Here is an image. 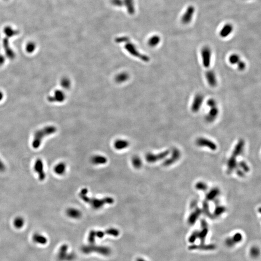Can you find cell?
<instances>
[{
    "label": "cell",
    "mask_w": 261,
    "mask_h": 261,
    "mask_svg": "<svg viewBox=\"0 0 261 261\" xmlns=\"http://www.w3.org/2000/svg\"><path fill=\"white\" fill-rule=\"evenodd\" d=\"M88 189H83L79 193L80 198L85 202L89 204L91 207L95 209L102 208L105 204H112L114 203V199L111 197H105L103 199H98L96 198H89L87 196Z\"/></svg>",
    "instance_id": "1"
},
{
    "label": "cell",
    "mask_w": 261,
    "mask_h": 261,
    "mask_svg": "<svg viewBox=\"0 0 261 261\" xmlns=\"http://www.w3.org/2000/svg\"><path fill=\"white\" fill-rule=\"evenodd\" d=\"M81 252L85 254L96 253L104 256H108L112 253L111 248L105 246L97 245L95 244H89L80 248Z\"/></svg>",
    "instance_id": "2"
},
{
    "label": "cell",
    "mask_w": 261,
    "mask_h": 261,
    "mask_svg": "<svg viewBox=\"0 0 261 261\" xmlns=\"http://www.w3.org/2000/svg\"><path fill=\"white\" fill-rule=\"evenodd\" d=\"M57 131V128L54 126H48L43 129L37 130L34 135L32 146L34 148H38L41 144L43 139L48 135L53 134Z\"/></svg>",
    "instance_id": "3"
},
{
    "label": "cell",
    "mask_w": 261,
    "mask_h": 261,
    "mask_svg": "<svg viewBox=\"0 0 261 261\" xmlns=\"http://www.w3.org/2000/svg\"><path fill=\"white\" fill-rule=\"evenodd\" d=\"M68 246L64 244L59 248L58 258L60 261H73L76 259L74 252H69Z\"/></svg>",
    "instance_id": "4"
},
{
    "label": "cell",
    "mask_w": 261,
    "mask_h": 261,
    "mask_svg": "<svg viewBox=\"0 0 261 261\" xmlns=\"http://www.w3.org/2000/svg\"><path fill=\"white\" fill-rule=\"evenodd\" d=\"M211 50L209 46H205L201 50V57L203 65L206 68L210 66L211 61Z\"/></svg>",
    "instance_id": "5"
},
{
    "label": "cell",
    "mask_w": 261,
    "mask_h": 261,
    "mask_svg": "<svg viewBox=\"0 0 261 261\" xmlns=\"http://www.w3.org/2000/svg\"><path fill=\"white\" fill-rule=\"evenodd\" d=\"M204 100V97L202 94H197L194 96L191 105V110L193 112L197 113L199 111L202 107Z\"/></svg>",
    "instance_id": "6"
},
{
    "label": "cell",
    "mask_w": 261,
    "mask_h": 261,
    "mask_svg": "<svg viewBox=\"0 0 261 261\" xmlns=\"http://www.w3.org/2000/svg\"><path fill=\"white\" fill-rule=\"evenodd\" d=\"M196 144L200 146H205L212 150H217V146L216 144L211 140L204 137H200L196 140Z\"/></svg>",
    "instance_id": "7"
},
{
    "label": "cell",
    "mask_w": 261,
    "mask_h": 261,
    "mask_svg": "<svg viewBox=\"0 0 261 261\" xmlns=\"http://www.w3.org/2000/svg\"><path fill=\"white\" fill-rule=\"evenodd\" d=\"M169 153H170V151L169 150H166V151H163L162 152L157 154H154L152 153H148L146 156V161L150 163L156 162L163 159L164 158H166L168 155L169 154Z\"/></svg>",
    "instance_id": "8"
},
{
    "label": "cell",
    "mask_w": 261,
    "mask_h": 261,
    "mask_svg": "<svg viewBox=\"0 0 261 261\" xmlns=\"http://www.w3.org/2000/svg\"><path fill=\"white\" fill-rule=\"evenodd\" d=\"M195 12V7L193 5H189L187 8L186 11L182 17V21L183 24H189L193 19Z\"/></svg>",
    "instance_id": "9"
},
{
    "label": "cell",
    "mask_w": 261,
    "mask_h": 261,
    "mask_svg": "<svg viewBox=\"0 0 261 261\" xmlns=\"http://www.w3.org/2000/svg\"><path fill=\"white\" fill-rule=\"evenodd\" d=\"M34 170L35 172L38 174L39 178L41 181L45 180L46 178V174L44 171V166L43 162L40 159L37 160L34 164Z\"/></svg>",
    "instance_id": "10"
},
{
    "label": "cell",
    "mask_w": 261,
    "mask_h": 261,
    "mask_svg": "<svg viewBox=\"0 0 261 261\" xmlns=\"http://www.w3.org/2000/svg\"><path fill=\"white\" fill-rule=\"evenodd\" d=\"M65 99V95L62 91L61 90H56L54 92V95L50 96L48 97V101L51 103L53 102H64Z\"/></svg>",
    "instance_id": "11"
},
{
    "label": "cell",
    "mask_w": 261,
    "mask_h": 261,
    "mask_svg": "<svg viewBox=\"0 0 261 261\" xmlns=\"http://www.w3.org/2000/svg\"><path fill=\"white\" fill-rule=\"evenodd\" d=\"M219 114V109L218 107L210 108L209 113L205 117V121L208 123H213L215 121Z\"/></svg>",
    "instance_id": "12"
},
{
    "label": "cell",
    "mask_w": 261,
    "mask_h": 261,
    "mask_svg": "<svg viewBox=\"0 0 261 261\" xmlns=\"http://www.w3.org/2000/svg\"><path fill=\"white\" fill-rule=\"evenodd\" d=\"M205 78L209 85L212 88L215 87L217 85V80L215 73L211 70L208 71L205 73Z\"/></svg>",
    "instance_id": "13"
},
{
    "label": "cell",
    "mask_w": 261,
    "mask_h": 261,
    "mask_svg": "<svg viewBox=\"0 0 261 261\" xmlns=\"http://www.w3.org/2000/svg\"><path fill=\"white\" fill-rule=\"evenodd\" d=\"M3 46L5 53L9 59L13 60L15 57V53L12 49L10 47L9 43L7 37L5 38L3 40Z\"/></svg>",
    "instance_id": "14"
},
{
    "label": "cell",
    "mask_w": 261,
    "mask_h": 261,
    "mask_svg": "<svg viewBox=\"0 0 261 261\" xmlns=\"http://www.w3.org/2000/svg\"><path fill=\"white\" fill-rule=\"evenodd\" d=\"M32 240L35 243L40 245H45L48 243L46 236L40 233H35L32 236Z\"/></svg>",
    "instance_id": "15"
},
{
    "label": "cell",
    "mask_w": 261,
    "mask_h": 261,
    "mask_svg": "<svg viewBox=\"0 0 261 261\" xmlns=\"http://www.w3.org/2000/svg\"><path fill=\"white\" fill-rule=\"evenodd\" d=\"M180 151L177 148H174L173 152L172 155L168 159L166 160L164 162V165L165 166H169L172 164L173 163L175 162L180 158Z\"/></svg>",
    "instance_id": "16"
},
{
    "label": "cell",
    "mask_w": 261,
    "mask_h": 261,
    "mask_svg": "<svg viewBox=\"0 0 261 261\" xmlns=\"http://www.w3.org/2000/svg\"><path fill=\"white\" fill-rule=\"evenodd\" d=\"M233 29V26L232 24L230 23L225 24V26H223V27L220 30V36L223 38H226L231 34Z\"/></svg>",
    "instance_id": "17"
},
{
    "label": "cell",
    "mask_w": 261,
    "mask_h": 261,
    "mask_svg": "<svg viewBox=\"0 0 261 261\" xmlns=\"http://www.w3.org/2000/svg\"><path fill=\"white\" fill-rule=\"evenodd\" d=\"M245 146V141L243 139H240L237 142V144L236 145L234 151L233 152L232 156H234L235 157H236L239 156L242 153L243 150Z\"/></svg>",
    "instance_id": "18"
},
{
    "label": "cell",
    "mask_w": 261,
    "mask_h": 261,
    "mask_svg": "<svg viewBox=\"0 0 261 261\" xmlns=\"http://www.w3.org/2000/svg\"><path fill=\"white\" fill-rule=\"evenodd\" d=\"M66 214L71 218L78 219L82 216V213L79 209L75 208H69L66 210Z\"/></svg>",
    "instance_id": "19"
},
{
    "label": "cell",
    "mask_w": 261,
    "mask_h": 261,
    "mask_svg": "<svg viewBox=\"0 0 261 261\" xmlns=\"http://www.w3.org/2000/svg\"><path fill=\"white\" fill-rule=\"evenodd\" d=\"M107 161V158L104 156L102 155H95L91 158V163L95 165H101L106 164Z\"/></svg>",
    "instance_id": "20"
},
{
    "label": "cell",
    "mask_w": 261,
    "mask_h": 261,
    "mask_svg": "<svg viewBox=\"0 0 261 261\" xmlns=\"http://www.w3.org/2000/svg\"><path fill=\"white\" fill-rule=\"evenodd\" d=\"M202 213V210L201 209L196 207L195 210L193 213L190 215L188 219V222L191 225H193L195 223L199 216Z\"/></svg>",
    "instance_id": "21"
},
{
    "label": "cell",
    "mask_w": 261,
    "mask_h": 261,
    "mask_svg": "<svg viewBox=\"0 0 261 261\" xmlns=\"http://www.w3.org/2000/svg\"><path fill=\"white\" fill-rule=\"evenodd\" d=\"M129 145V142L127 140L118 139L115 142L114 147L117 150H123L127 148Z\"/></svg>",
    "instance_id": "22"
},
{
    "label": "cell",
    "mask_w": 261,
    "mask_h": 261,
    "mask_svg": "<svg viewBox=\"0 0 261 261\" xmlns=\"http://www.w3.org/2000/svg\"><path fill=\"white\" fill-rule=\"evenodd\" d=\"M66 164L64 162H60L54 167V172L58 175H62L65 172Z\"/></svg>",
    "instance_id": "23"
},
{
    "label": "cell",
    "mask_w": 261,
    "mask_h": 261,
    "mask_svg": "<svg viewBox=\"0 0 261 261\" xmlns=\"http://www.w3.org/2000/svg\"><path fill=\"white\" fill-rule=\"evenodd\" d=\"M3 32L7 38H10L19 34V32L18 30H15L9 26L5 27Z\"/></svg>",
    "instance_id": "24"
},
{
    "label": "cell",
    "mask_w": 261,
    "mask_h": 261,
    "mask_svg": "<svg viewBox=\"0 0 261 261\" xmlns=\"http://www.w3.org/2000/svg\"><path fill=\"white\" fill-rule=\"evenodd\" d=\"M237 166V162L236 161V158L234 156H232L229 161L228 162V168L230 172L232 171L235 169Z\"/></svg>",
    "instance_id": "25"
},
{
    "label": "cell",
    "mask_w": 261,
    "mask_h": 261,
    "mask_svg": "<svg viewBox=\"0 0 261 261\" xmlns=\"http://www.w3.org/2000/svg\"><path fill=\"white\" fill-rule=\"evenodd\" d=\"M106 235L108 236H112L114 237H118L120 234V232L119 230L115 228H111L105 230Z\"/></svg>",
    "instance_id": "26"
},
{
    "label": "cell",
    "mask_w": 261,
    "mask_h": 261,
    "mask_svg": "<svg viewBox=\"0 0 261 261\" xmlns=\"http://www.w3.org/2000/svg\"><path fill=\"white\" fill-rule=\"evenodd\" d=\"M24 220L22 217H19L16 218L14 221V225L16 228L21 229L24 225Z\"/></svg>",
    "instance_id": "27"
},
{
    "label": "cell",
    "mask_w": 261,
    "mask_h": 261,
    "mask_svg": "<svg viewBox=\"0 0 261 261\" xmlns=\"http://www.w3.org/2000/svg\"><path fill=\"white\" fill-rule=\"evenodd\" d=\"M240 60V57L237 54H232L229 56L228 59L229 62L232 65H236Z\"/></svg>",
    "instance_id": "28"
},
{
    "label": "cell",
    "mask_w": 261,
    "mask_h": 261,
    "mask_svg": "<svg viewBox=\"0 0 261 261\" xmlns=\"http://www.w3.org/2000/svg\"><path fill=\"white\" fill-rule=\"evenodd\" d=\"M220 191L218 189H212L211 191L207 194V198L208 200H211L215 199L219 195Z\"/></svg>",
    "instance_id": "29"
},
{
    "label": "cell",
    "mask_w": 261,
    "mask_h": 261,
    "mask_svg": "<svg viewBox=\"0 0 261 261\" xmlns=\"http://www.w3.org/2000/svg\"><path fill=\"white\" fill-rule=\"evenodd\" d=\"M132 162L134 167L137 169L140 168L142 166V160L138 156H134L132 159Z\"/></svg>",
    "instance_id": "30"
},
{
    "label": "cell",
    "mask_w": 261,
    "mask_h": 261,
    "mask_svg": "<svg viewBox=\"0 0 261 261\" xmlns=\"http://www.w3.org/2000/svg\"><path fill=\"white\" fill-rule=\"evenodd\" d=\"M208 233L207 227L202 228V230L200 232H198V238L200 239L202 243H204L205 241V238Z\"/></svg>",
    "instance_id": "31"
},
{
    "label": "cell",
    "mask_w": 261,
    "mask_h": 261,
    "mask_svg": "<svg viewBox=\"0 0 261 261\" xmlns=\"http://www.w3.org/2000/svg\"><path fill=\"white\" fill-rule=\"evenodd\" d=\"M61 86L64 89H68L71 86V82L68 78H64L61 80Z\"/></svg>",
    "instance_id": "32"
},
{
    "label": "cell",
    "mask_w": 261,
    "mask_h": 261,
    "mask_svg": "<svg viewBox=\"0 0 261 261\" xmlns=\"http://www.w3.org/2000/svg\"><path fill=\"white\" fill-rule=\"evenodd\" d=\"M128 78V75L126 73H121L118 75L116 80L119 83H122L126 81Z\"/></svg>",
    "instance_id": "33"
},
{
    "label": "cell",
    "mask_w": 261,
    "mask_h": 261,
    "mask_svg": "<svg viewBox=\"0 0 261 261\" xmlns=\"http://www.w3.org/2000/svg\"><path fill=\"white\" fill-rule=\"evenodd\" d=\"M35 48H36V45H35V43L30 42L28 43L26 45V50L27 52L29 53H32L34 52Z\"/></svg>",
    "instance_id": "34"
},
{
    "label": "cell",
    "mask_w": 261,
    "mask_h": 261,
    "mask_svg": "<svg viewBox=\"0 0 261 261\" xmlns=\"http://www.w3.org/2000/svg\"><path fill=\"white\" fill-rule=\"evenodd\" d=\"M160 41V38L158 36H153L150 39L149 44L151 46H155L158 45Z\"/></svg>",
    "instance_id": "35"
},
{
    "label": "cell",
    "mask_w": 261,
    "mask_h": 261,
    "mask_svg": "<svg viewBox=\"0 0 261 261\" xmlns=\"http://www.w3.org/2000/svg\"><path fill=\"white\" fill-rule=\"evenodd\" d=\"M232 239L233 242H234L235 244L236 245L237 243H238L239 242H241L242 240V235L240 233H236L232 237H231Z\"/></svg>",
    "instance_id": "36"
},
{
    "label": "cell",
    "mask_w": 261,
    "mask_h": 261,
    "mask_svg": "<svg viewBox=\"0 0 261 261\" xmlns=\"http://www.w3.org/2000/svg\"><path fill=\"white\" fill-rule=\"evenodd\" d=\"M250 254L254 258H256L259 255V249L256 247H252L250 250Z\"/></svg>",
    "instance_id": "37"
},
{
    "label": "cell",
    "mask_w": 261,
    "mask_h": 261,
    "mask_svg": "<svg viewBox=\"0 0 261 261\" xmlns=\"http://www.w3.org/2000/svg\"><path fill=\"white\" fill-rule=\"evenodd\" d=\"M203 210H204L205 213L206 215H208L210 217H212L211 215L210 214V212H209V204L207 201H204L203 204Z\"/></svg>",
    "instance_id": "38"
},
{
    "label": "cell",
    "mask_w": 261,
    "mask_h": 261,
    "mask_svg": "<svg viewBox=\"0 0 261 261\" xmlns=\"http://www.w3.org/2000/svg\"><path fill=\"white\" fill-rule=\"evenodd\" d=\"M196 189L201 191H205L207 188V185L205 183L202 182H199L196 185Z\"/></svg>",
    "instance_id": "39"
},
{
    "label": "cell",
    "mask_w": 261,
    "mask_h": 261,
    "mask_svg": "<svg viewBox=\"0 0 261 261\" xmlns=\"http://www.w3.org/2000/svg\"><path fill=\"white\" fill-rule=\"evenodd\" d=\"M225 210V207H223V206H218L215 209L214 213L216 216H219L221 215V214L223 213Z\"/></svg>",
    "instance_id": "40"
},
{
    "label": "cell",
    "mask_w": 261,
    "mask_h": 261,
    "mask_svg": "<svg viewBox=\"0 0 261 261\" xmlns=\"http://www.w3.org/2000/svg\"><path fill=\"white\" fill-rule=\"evenodd\" d=\"M237 65V67L239 71H244L245 70L246 67V64L245 62H244L243 61H241V60H240L236 64Z\"/></svg>",
    "instance_id": "41"
},
{
    "label": "cell",
    "mask_w": 261,
    "mask_h": 261,
    "mask_svg": "<svg viewBox=\"0 0 261 261\" xmlns=\"http://www.w3.org/2000/svg\"><path fill=\"white\" fill-rule=\"evenodd\" d=\"M239 165L240 166V167L241 168V170H242L243 171L248 172L250 170V168H249L248 166L247 165V164L245 162L241 161V162H239Z\"/></svg>",
    "instance_id": "42"
},
{
    "label": "cell",
    "mask_w": 261,
    "mask_h": 261,
    "mask_svg": "<svg viewBox=\"0 0 261 261\" xmlns=\"http://www.w3.org/2000/svg\"><path fill=\"white\" fill-rule=\"evenodd\" d=\"M207 106L209 107L210 108L217 107L216 101L215 99H213V98L209 99L207 102Z\"/></svg>",
    "instance_id": "43"
},
{
    "label": "cell",
    "mask_w": 261,
    "mask_h": 261,
    "mask_svg": "<svg viewBox=\"0 0 261 261\" xmlns=\"http://www.w3.org/2000/svg\"><path fill=\"white\" fill-rule=\"evenodd\" d=\"M197 238H198V232L195 231V232L193 233V234L191 235V236L189 237V242L193 243L195 241H196V239Z\"/></svg>",
    "instance_id": "44"
},
{
    "label": "cell",
    "mask_w": 261,
    "mask_h": 261,
    "mask_svg": "<svg viewBox=\"0 0 261 261\" xmlns=\"http://www.w3.org/2000/svg\"><path fill=\"white\" fill-rule=\"evenodd\" d=\"M225 244H226V245L229 247H233L235 245L234 242H233V241L232 239V238H230V237H229V238L226 239V240H225Z\"/></svg>",
    "instance_id": "45"
},
{
    "label": "cell",
    "mask_w": 261,
    "mask_h": 261,
    "mask_svg": "<svg viewBox=\"0 0 261 261\" xmlns=\"http://www.w3.org/2000/svg\"><path fill=\"white\" fill-rule=\"evenodd\" d=\"M5 170V164H3V162L0 160V172H3Z\"/></svg>",
    "instance_id": "46"
},
{
    "label": "cell",
    "mask_w": 261,
    "mask_h": 261,
    "mask_svg": "<svg viewBox=\"0 0 261 261\" xmlns=\"http://www.w3.org/2000/svg\"><path fill=\"white\" fill-rule=\"evenodd\" d=\"M5 57L3 55L0 54V66L3 65L5 63Z\"/></svg>",
    "instance_id": "47"
},
{
    "label": "cell",
    "mask_w": 261,
    "mask_h": 261,
    "mask_svg": "<svg viewBox=\"0 0 261 261\" xmlns=\"http://www.w3.org/2000/svg\"><path fill=\"white\" fill-rule=\"evenodd\" d=\"M237 174L240 177H243L244 175L243 171L242 170H237Z\"/></svg>",
    "instance_id": "48"
},
{
    "label": "cell",
    "mask_w": 261,
    "mask_h": 261,
    "mask_svg": "<svg viewBox=\"0 0 261 261\" xmlns=\"http://www.w3.org/2000/svg\"><path fill=\"white\" fill-rule=\"evenodd\" d=\"M196 206H197V201H193V202L191 203V207L192 209H193V208L195 209L196 207Z\"/></svg>",
    "instance_id": "49"
},
{
    "label": "cell",
    "mask_w": 261,
    "mask_h": 261,
    "mask_svg": "<svg viewBox=\"0 0 261 261\" xmlns=\"http://www.w3.org/2000/svg\"><path fill=\"white\" fill-rule=\"evenodd\" d=\"M135 261H146V260L144 258H142V257H138V258H136V259L135 260Z\"/></svg>",
    "instance_id": "50"
},
{
    "label": "cell",
    "mask_w": 261,
    "mask_h": 261,
    "mask_svg": "<svg viewBox=\"0 0 261 261\" xmlns=\"http://www.w3.org/2000/svg\"><path fill=\"white\" fill-rule=\"evenodd\" d=\"M3 92H1V91H0V101L2 100V99H3Z\"/></svg>",
    "instance_id": "51"
}]
</instances>
